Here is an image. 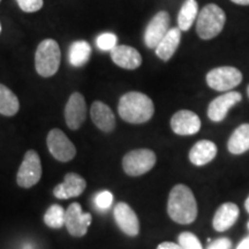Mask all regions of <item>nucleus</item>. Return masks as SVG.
<instances>
[{
    "label": "nucleus",
    "mask_w": 249,
    "mask_h": 249,
    "mask_svg": "<svg viewBox=\"0 0 249 249\" xmlns=\"http://www.w3.org/2000/svg\"><path fill=\"white\" fill-rule=\"evenodd\" d=\"M167 213L173 222L187 225L197 217V203L189 187L176 185L170 192L167 201Z\"/></svg>",
    "instance_id": "obj_1"
},
{
    "label": "nucleus",
    "mask_w": 249,
    "mask_h": 249,
    "mask_svg": "<svg viewBox=\"0 0 249 249\" xmlns=\"http://www.w3.org/2000/svg\"><path fill=\"white\" fill-rule=\"evenodd\" d=\"M118 112L121 119L129 124H144L155 113L151 98L139 91L124 93L118 104Z\"/></svg>",
    "instance_id": "obj_2"
},
{
    "label": "nucleus",
    "mask_w": 249,
    "mask_h": 249,
    "mask_svg": "<svg viewBox=\"0 0 249 249\" xmlns=\"http://www.w3.org/2000/svg\"><path fill=\"white\" fill-rule=\"evenodd\" d=\"M226 22L225 12L219 6H204L196 18V33L202 39H211L222 33Z\"/></svg>",
    "instance_id": "obj_3"
},
{
    "label": "nucleus",
    "mask_w": 249,
    "mask_h": 249,
    "mask_svg": "<svg viewBox=\"0 0 249 249\" xmlns=\"http://www.w3.org/2000/svg\"><path fill=\"white\" fill-rule=\"evenodd\" d=\"M60 48L54 39H44L39 43L35 53V67L40 76H53L60 66Z\"/></svg>",
    "instance_id": "obj_4"
},
{
    "label": "nucleus",
    "mask_w": 249,
    "mask_h": 249,
    "mask_svg": "<svg viewBox=\"0 0 249 249\" xmlns=\"http://www.w3.org/2000/svg\"><path fill=\"white\" fill-rule=\"evenodd\" d=\"M157 157L150 149H136L124 155L123 169L127 176L140 177L155 166Z\"/></svg>",
    "instance_id": "obj_5"
},
{
    "label": "nucleus",
    "mask_w": 249,
    "mask_h": 249,
    "mask_svg": "<svg viewBox=\"0 0 249 249\" xmlns=\"http://www.w3.org/2000/svg\"><path fill=\"white\" fill-rule=\"evenodd\" d=\"M42 178V163L35 150H28L17 174L18 185L22 188H31Z\"/></svg>",
    "instance_id": "obj_6"
},
{
    "label": "nucleus",
    "mask_w": 249,
    "mask_h": 249,
    "mask_svg": "<svg viewBox=\"0 0 249 249\" xmlns=\"http://www.w3.org/2000/svg\"><path fill=\"white\" fill-rule=\"evenodd\" d=\"M242 81V74L231 66L217 67L207 74V83L216 91H229L238 87Z\"/></svg>",
    "instance_id": "obj_7"
},
{
    "label": "nucleus",
    "mask_w": 249,
    "mask_h": 249,
    "mask_svg": "<svg viewBox=\"0 0 249 249\" xmlns=\"http://www.w3.org/2000/svg\"><path fill=\"white\" fill-rule=\"evenodd\" d=\"M46 144L52 157L62 163L71 160L76 155L75 145L71 142L66 134L58 128L50 130L46 138Z\"/></svg>",
    "instance_id": "obj_8"
},
{
    "label": "nucleus",
    "mask_w": 249,
    "mask_h": 249,
    "mask_svg": "<svg viewBox=\"0 0 249 249\" xmlns=\"http://www.w3.org/2000/svg\"><path fill=\"white\" fill-rule=\"evenodd\" d=\"M92 217L88 213H83L79 203H71L66 210L65 226L68 233L75 238H82L88 232V227L91 224Z\"/></svg>",
    "instance_id": "obj_9"
},
{
    "label": "nucleus",
    "mask_w": 249,
    "mask_h": 249,
    "mask_svg": "<svg viewBox=\"0 0 249 249\" xmlns=\"http://www.w3.org/2000/svg\"><path fill=\"white\" fill-rule=\"evenodd\" d=\"M87 118V104L82 93L73 92L65 107V120L68 128L77 130Z\"/></svg>",
    "instance_id": "obj_10"
},
{
    "label": "nucleus",
    "mask_w": 249,
    "mask_h": 249,
    "mask_svg": "<svg viewBox=\"0 0 249 249\" xmlns=\"http://www.w3.org/2000/svg\"><path fill=\"white\" fill-rule=\"evenodd\" d=\"M170 14L165 11L158 12L144 31V43L149 49H156L170 29Z\"/></svg>",
    "instance_id": "obj_11"
},
{
    "label": "nucleus",
    "mask_w": 249,
    "mask_h": 249,
    "mask_svg": "<svg viewBox=\"0 0 249 249\" xmlns=\"http://www.w3.org/2000/svg\"><path fill=\"white\" fill-rule=\"evenodd\" d=\"M113 216L117 225L124 234L136 236L140 233V222L135 211L124 202H119L113 209Z\"/></svg>",
    "instance_id": "obj_12"
},
{
    "label": "nucleus",
    "mask_w": 249,
    "mask_h": 249,
    "mask_svg": "<svg viewBox=\"0 0 249 249\" xmlns=\"http://www.w3.org/2000/svg\"><path fill=\"white\" fill-rule=\"evenodd\" d=\"M241 99V93L236 91L225 92L223 95L218 96L217 98H214L209 104L208 117H209L210 120L214 121V123H220V121L225 119L230 108L234 107L235 104H238Z\"/></svg>",
    "instance_id": "obj_13"
},
{
    "label": "nucleus",
    "mask_w": 249,
    "mask_h": 249,
    "mask_svg": "<svg viewBox=\"0 0 249 249\" xmlns=\"http://www.w3.org/2000/svg\"><path fill=\"white\" fill-rule=\"evenodd\" d=\"M171 128L178 135H194L201 128V120L193 111L180 110L173 114L171 119Z\"/></svg>",
    "instance_id": "obj_14"
},
{
    "label": "nucleus",
    "mask_w": 249,
    "mask_h": 249,
    "mask_svg": "<svg viewBox=\"0 0 249 249\" xmlns=\"http://www.w3.org/2000/svg\"><path fill=\"white\" fill-rule=\"evenodd\" d=\"M87 187L86 180L77 173H67L62 183L54 187L53 194L59 200H68L71 197H77L85 192Z\"/></svg>",
    "instance_id": "obj_15"
},
{
    "label": "nucleus",
    "mask_w": 249,
    "mask_h": 249,
    "mask_svg": "<svg viewBox=\"0 0 249 249\" xmlns=\"http://www.w3.org/2000/svg\"><path fill=\"white\" fill-rule=\"evenodd\" d=\"M111 58L117 66L124 70H136L142 64L140 52L128 45H117L111 51Z\"/></svg>",
    "instance_id": "obj_16"
},
{
    "label": "nucleus",
    "mask_w": 249,
    "mask_h": 249,
    "mask_svg": "<svg viewBox=\"0 0 249 249\" xmlns=\"http://www.w3.org/2000/svg\"><path fill=\"white\" fill-rule=\"evenodd\" d=\"M90 116L93 124L104 133H111L116 128V117L110 107L103 102H93L90 110Z\"/></svg>",
    "instance_id": "obj_17"
},
{
    "label": "nucleus",
    "mask_w": 249,
    "mask_h": 249,
    "mask_svg": "<svg viewBox=\"0 0 249 249\" xmlns=\"http://www.w3.org/2000/svg\"><path fill=\"white\" fill-rule=\"evenodd\" d=\"M239 213H239L238 205L232 203V202H227V203L220 205L213 219V229L218 232L226 231L234 225Z\"/></svg>",
    "instance_id": "obj_18"
},
{
    "label": "nucleus",
    "mask_w": 249,
    "mask_h": 249,
    "mask_svg": "<svg viewBox=\"0 0 249 249\" xmlns=\"http://www.w3.org/2000/svg\"><path fill=\"white\" fill-rule=\"evenodd\" d=\"M180 40H181V30L178 27L170 28L166 35L163 37L160 44L156 48V54L157 57L161 59L163 61L170 60L176 53L180 45Z\"/></svg>",
    "instance_id": "obj_19"
},
{
    "label": "nucleus",
    "mask_w": 249,
    "mask_h": 249,
    "mask_svg": "<svg viewBox=\"0 0 249 249\" xmlns=\"http://www.w3.org/2000/svg\"><path fill=\"white\" fill-rule=\"evenodd\" d=\"M217 155V145L209 140H202L193 145L189 151V160L196 166H203L214 160Z\"/></svg>",
    "instance_id": "obj_20"
},
{
    "label": "nucleus",
    "mask_w": 249,
    "mask_h": 249,
    "mask_svg": "<svg viewBox=\"0 0 249 249\" xmlns=\"http://www.w3.org/2000/svg\"><path fill=\"white\" fill-rule=\"evenodd\" d=\"M227 149L233 155H241L249 150V124L239 126L227 142Z\"/></svg>",
    "instance_id": "obj_21"
},
{
    "label": "nucleus",
    "mask_w": 249,
    "mask_h": 249,
    "mask_svg": "<svg viewBox=\"0 0 249 249\" xmlns=\"http://www.w3.org/2000/svg\"><path fill=\"white\" fill-rule=\"evenodd\" d=\"M91 46L86 40H76L71 45L68 51L70 64L74 67H82L91 57Z\"/></svg>",
    "instance_id": "obj_22"
},
{
    "label": "nucleus",
    "mask_w": 249,
    "mask_h": 249,
    "mask_svg": "<svg viewBox=\"0 0 249 249\" xmlns=\"http://www.w3.org/2000/svg\"><path fill=\"white\" fill-rule=\"evenodd\" d=\"M198 15V4L196 0H186L178 14V28L181 31L191 29Z\"/></svg>",
    "instance_id": "obj_23"
},
{
    "label": "nucleus",
    "mask_w": 249,
    "mask_h": 249,
    "mask_svg": "<svg viewBox=\"0 0 249 249\" xmlns=\"http://www.w3.org/2000/svg\"><path fill=\"white\" fill-rule=\"evenodd\" d=\"M20 102L17 95L4 85H0V114L13 117L18 112Z\"/></svg>",
    "instance_id": "obj_24"
},
{
    "label": "nucleus",
    "mask_w": 249,
    "mask_h": 249,
    "mask_svg": "<svg viewBox=\"0 0 249 249\" xmlns=\"http://www.w3.org/2000/svg\"><path fill=\"white\" fill-rule=\"evenodd\" d=\"M65 216H66V211L64 208L59 204H52L49 207V209L45 211L44 214V223L46 226L51 227V229L59 230L65 225Z\"/></svg>",
    "instance_id": "obj_25"
},
{
    "label": "nucleus",
    "mask_w": 249,
    "mask_h": 249,
    "mask_svg": "<svg viewBox=\"0 0 249 249\" xmlns=\"http://www.w3.org/2000/svg\"><path fill=\"white\" fill-rule=\"evenodd\" d=\"M118 38L114 34L104 33L101 34L96 39V45L102 51H112L117 46Z\"/></svg>",
    "instance_id": "obj_26"
},
{
    "label": "nucleus",
    "mask_w": 249,
    "mask_h": 249,
    "mask_svg": "<svg viewBox=\"0 0 249 249\" xmlns=\"http://www.w3.org/2000/svg\"><path fill=\"white\" fill-rule=\"evenodd\" d=\"M178 241L182 249H203L197 236L191 232L181 233L179 235Z\"/></svg>",
    "instance_id": "obj_27"
},
{
    "label": "nucleus",
    "mask_w": 249,
    "mask_h": 249,
    "mask_svg": "<svg viewBox=\"0 0 249 249\" xmlns=\"http://www.w3.org/2000/svg\"><path fill=\"white\" fill-rule=\"evenodd\" d=\"M113 202V195L111 192L103 191L95 196V204L98 209L107 210Z\"/></svg>",
    "instance_id": "obj_28"
},
{
    "label": "nucleus",
    "mask_w": 249,
    "mask_h": 249,
    "mask_svg": "<svg viewBox=\"0 0 249 249\" xmlns=\"http://www.w3.org/2000/svg\"><path fill=\"white\" fill-rule=\"evenodd\" d=\"M20 8L27 13H34L43 7V0H17Z\"/></svg>",
    "instance_id": "obj_29"
},
{
    "label": "nucleus",
    "mask_w": 249,
    "mask_h": 249,
    "mask_svg": "<svg viewBox=\"0 0 249 249\" xmlns=\"http://www.w3.org/2000/svg\"><path fill=\"white\" fill-rule=\"evenodd\" d=\"M232 242L227 238H220L211 242L207 249H231Z\"/></svg>",
    "instance_id": "obj_30"
},
{
    "label": "nucleus",
    "mask_w": 249,
    "mask_h": 249,
    "mask_svg": "<svg viewBox=\"0 0 249 249\" xmlns=\"http://www.w3.org/2000/svg\"><path fill=\"white\" fill-rule=\"evenodd\" d=\"M157 249H182L179 244H174V242H161L158 245Z\"/></svg>",
    "instance_id": "obj_31"
},
{
    "label": "nucleus",
    "mask_w": 249,
    "mask_h": 249,
    "mask_svg": "<svg viewBox=\"0 0 249 249\" xmlns=\"http://www.w3.org/2000/svg\"><path fill=\"white\" fill-rule=\"evenodd\" d=\"M236 249H249V235L246 236L244 240L238 245Z\"/></svg>",
    "instance_id": "obj_32"
},
{
    "label": "nucleus",
    "mask_w": 249,
    "mask_h": 249,
    "mask_svg": "<svg viewBox=\"0 0 249 249\" xmlns=\"http://www.w3.org/2000/svg\"><path fill=\"white\" fill-rule=\"evenodd\" d=\"M231 1L234 2V4L242 5V6H247V5H249V0H231Z\"/></svg>",
    "instance_id": "obj_33"
},
{
    "label": "nucleus",
    "mask_w": 249,
    "mask_h": 249,
    "mask_svg": "<svg viewBox=\"0 0 249 249\" xmlns=\"http://www.w3.org/2000/svg\"><path fill=\"white\" fill-rule=\"evenodd\" d=\"M245 208H246V210H247L248 213H249V196H248L247 200H246V202H245Z\"/></svg>",
    "instance_id": "obj_34"
},
{
    "label": "nucleus",
    "mask_w": 249,
    "mask_h": 249,
    "mask_svg": "<svg viewBox=\"0 0 249 249\" xmlns=\"http://www.w3.org/2000/svg\"><path fill=\"white\" fill-rule=\"evenodd\" d=\"M247 93H248V97H249V86H248V88H247Z\"/></svg>",
    "instance_id": "obj_35"
},
{
    "label": "nucleus",
    "mask_w": 249,
    "mask_h": 249,
    "mask_svg": "<svg viewBox=\"0 0 249 249\" xmlns=\"http://www.w3.org/2000/svg\"><path fill=\"white\" fill-rule=\"evenodd\" d=\"M0 31H1V26H0Z\"/></svg>",
    "instance_id": "obj_36"
},
{
    "label": "nucleus",
    "mask_w": 249,
    "mask_h": 249,
    "mask_svg": "<svg viewBox=\"0 0 249 249\" xmlns=\"http://www.w3.org/2000/svg\"><path fill=\"white\" fill-rule=\"evenodd\" d=\"M248 229H249V223H248Z\"/></svg>",
    "instance_id": "obj_37"
},
{
    "label": "nucleus",
    "mask_w": 249,
    "mask_h": 249,
    "mask_svg": "<svg viewBox=\"0 0 249 249\" xmlns=\"http://www.w3.org/2000/svg\"><path fill=\"white\" fill-rule=\"evenodd\" d=\"M0 1H1V0H0Z\"/></svg>",
    "instance_id": "obj_38"
}]
</instances>
